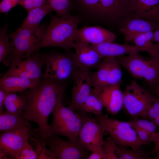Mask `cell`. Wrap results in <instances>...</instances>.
<instances>
[{"label":"cell","instance_id":"cell-10","mask_svg":"<svg viewBox=\"0 0 159 159\" xmlns=\"http://www.w3.org/2000/svg\"><path fill=\"white\" fill-rule=\"evenodd\" d=\"M96 71L91 73L92 87L99 92L109 86L120 84L122 77L121 66L113 57L103 58Z\"/></svg>","mask_w":159,"mask_h":159},{"label":"cell","instance_id":"cell-21","mask_svg":"<svg viewBox=\"0 0 159 159\" xmlns=\"http://www.w3.org/2000/svg\"><path fill=\"white\" fill-rule=\"evenodd\" d=\"M103 58L108 57H120L125 54L145 52L142 47L127 44H120L113 42H106L97 44H92Z\"/></svg>","mask_w":159,"mask_h":159},{"label":"cell","instance_id":"cell-28","mask_svg":"<svg viewBox=\"0 0 159 159\" xmlns=\"http://www.w3.org/2000/svg\"><path fill=\"white\" fill-rule=\"evenodd\" d=\"M117 154L118 159H148L150 157L141 148L134 149L117 145Z\"/></svg>","mask_w":159,"mask_h":159},{"label":"cell","instance_id":"cell-19","mask_svg":"<svg viewBox=\"0 0 159 159\" xmlns=\"http://www.w3.org/2000/svg\"><path fill=\"white\" fill-rule=\"evenodd\" d=\"M132 14L138 17L154 21L159 20V0H127Z\"/></svg>","mask_w":159,"mask_h":159},{"label":"cell","instance_id":"cell-41","mask_svg":"<svg viewBox=\"0 0 159 159\" xmlns=\"http://www.w3.org/2000/svg\"><path fill=\"white\" fill-rule=\"evenodd\" d=\"M9 93L4 90L0 88V113L3 111V107L5 99Z\"/></svg>","mask_w":159,"mask_h":159},{"label":"cell","instance_id":"cell-23","mask_svg":"<svg viewBox=\"0 0 159 159\" xmlns=\"http://www.w3.org/2000/svg\"><path fill=\"white\" fill-rule=\"evenodd\" d=\"M29 123L22 115H18L3 111L0 113V131L3 132L25 126Z\"/></svg>","mask_w":159,"mask_h":159},{"label":"cell","instance_id":"cell-7","mask_svg":"<svg viewBox=\"0 0 159 159\" xmlns=\"http://www.w3.org/2000/svg\"><path fill=\"white\" fill-rule=\"evenodd\" d=\"M44 55L46 69L43 78H49L64 81L72 78L79 69L74 53L52 52Z\"/></svg>","mask_w":159,"mask_h":159},{"label":"cell","instance_id":"cell-32","mask_svg":"<svg viewBox=\"0 0 159 159\" xmlns=\"http://www.w3.org/2000/svg\"><path fill=\"white\" fill-rule=\"evenodd\" d=\"M52 9L55 11L60 17L69 16L68 0H48Z\"/></svg>","mask_w":159,"mask_h":159},{"label":"cell","instance_id":"cell-26","mask_svg":"<svg viewBox=\"0 0 159 159\" xmlns=\"http://www.w3.org/2000/svg\"><path fill=\"white\" fill-rule=\"evenodd\" d=\"M153 31L140 35L133 41L135 45L142 47L148 53L150 57L159 58V46L154 44L152 41Z\"/></svg>","mask_w":159,"mask_h":159},{"label":"cell","instance_id":"cell-5","mask_svg":"<svg viewBox=\"0 0 159 159\" xmlns=\"http://www.w3.org/2000/svg\"><path fill=\"white\" fill-rule=\"evenodd\" d=\"M121 65L135 79H143L152 91L159 86V58L145 59L139 53L120 56Z\"/></svg>","mask_w":159,"mask_h":159},{"label":"cell","instance_id":"cell-1","mask_svg":"<svg viewBox=\"0 0 159 159\" xmlns=\"http://www.w3.org/2000/svg\"><path fill=\"white\" fill-rule=\"evenodd\" d=\"M63 82L44 78L39 85L24 94L27 105L22 116L28 121L34 122L38 125L39 135L44 140L52 135L48 118L57 102L63 98L66 88Z\"/></svg>","mask_w":159,"mask_h":159},{"label":"cell","instance_id":"cell-2","mask_svg":"<svg viewBox=\"0 0 159 159\" xmlns=\"http://www.w3.org/2000/svg\"><path fill=\"white\" fill-rule=\"evenodd\" d=\"M79 23L76 17L52 16L45 31L40 48L57 47L68 50L73 48Z\"/></svg>","mask_w":159,"mask_h":159},{"label":"cell","instance_id":"cell-13","mask_svg":"<svg viewBox=\"0 0 159 159\" xmlns=\"http://www.w3.org/2000/svg\"><path fill=\"white\" fill-rule=\"evenodd\" d=\"M105 132L101 125L87 115L78 135L79 142L88 151L101 150L104 143Z\"/></svg>","mask_w":159,"mask_h":159},{"label":"cell","instance_id":"cell-24","mask_svg":"<svg viewBox=\"0 0 159 159\" xmlns=\"http://www.w3.org/2000/svg\"><path fill=\"white\" fill-rule=\"evenodd\" d=\"M26 105V99L24 94L18 95L15 93H10L6 97L4 106L6 112L18 115H22Z\"/></svg>","mask_w":159,"mask_h":159},{"label":"cell","instance_id":"cell-33","mask_svg":"<svg viewBox=\"0 0 159 159\" xmlns=\"http://www.w3.org/2000/svg\"><path fill=\"white\" fill-rule=\"evenodd\" d=\"M117 146L110 136L105 140L102 147L104 159H118L116 153Z\"/></svg>","mask_w":159,"mask_h":159},{"label":"cell","instance_id":"cell-38","mask_svg":"<svg viewBox=\"0 0 159 159\" xmlns=\"http://www.w3.org/2000/svg\"><path fill=\"white\" fill-rule=\"evenodd\" d=\"M15 6L10 0H2L0 3V12L7 13Z\"/></svg>","mask_w":159,"mask_h":159},{"label":"cell","instance_id":"cell-30","mask_svg":"<svg viewBox=\"0 0 159 159\" xmlns=\"http://www.w3.org/2000/svg\"><path fill=\"white\" fill-rule=\"evenodd\" d=\"M34 138L32 137L37 144V150L36 151L37 154V159H56L54 153L46 147V143L44 140L42 139L39 134L38 131H36L34 134Z\"/></svg>","mask_w":159,"mask_h":159},{"label":"cell","instance_id":"cell-39","mask_svg":"<svg viewBox=\"0 0 159 159\" xmlns=\"http://www.w3.org/2000/svg\"><path fill=\"white\" fill-rule=\"evenodd\" d=\"M151 104L147 110L145 118L150 120H152L159 115V112L154 108Z\"/></svg>","mask_w":159,"mask_h":159},{"label":"cell","instance_id":"cell-8","mask_svg":"<svg viewBox=\"0 0 159 159\" xmlns=\"http://www.w3.org/2000/svg\"><path fill=\"white\" fill-rule=\"evenodd\" d=\"M123 93L124 105L133 118H145L148 108L157 98L134 80L126 87Z\"/></svg>","mask_w":159,"mask_h":159},{"label":"cell","instance_id":"cell-35","mask_svg":"<svg viewBox=\"0 0 159 159\" xmlns=\"http://www.w3.org/2000/svg\"><path fill=\"white\" fill-rule=\"evenodd\" d=\"M46 0H20L19 4L25 8L27 12L46 4Z\"/></svg>","mask_w":159,"mask_h":159},{"label":"cell","instance_id":"cell-20","mask_svg":"<svg viewBox=\"0 0 159 159\" xmlns=\"http://www.w3.org/2000/svg\"><path fill=\"white\" fill-rule=\"evenodd\" d=\"M132 14L127 0H100L99 15L117 19Z\"/></svg>","mask_w":159,"mask_h":159},{"label":"cell","instance_id":"cell-12","mask_svg":"<svg viewBox=\"0 0 159 159\" xmlns=\"http://www.w3.org/2000/svg\"><path fill=\"white\" fill-rule=\"evenodd\" d=\"M91 72L90 70L79 69L74 75L71 99L68 107L78 110L83 105L91 93Z\"/></svg>","mask_w":159,"mask_h":159},{"label":"cell","instance_id":"cell-9","mask_svg":"<svg viewBox=\"0 0 159 159\" xmlns=\"http://www.w3.org/2000/svg\"><path fill=\"white\" fill-rule=\"evenodd\" d=\"M35 131L29 123L20 128L2 132L0 136V159H17Z\"/></svg>","mask_w":159,"mask_h":159},{"label":"cell","instance_id":"cell-34","mask_svg":"<svg viewBox=\"0 0 159 159\" xmlns=\"http://www.w3.org/2000/svg\"><path fill=\"white\" fill-rule=\"evenodd\" d=\"M17 159H37L36 151L28 143L22 149Z\"/></svg>","mask_w":159,"mask_h":159},{"label":"cell","instance_id":"cell-31","mask_svg":"<svg viewBox=\"0 0 159 159\" xmlns=\"http://www.w3.org/2000/svg\"><path fill=\"white\" fill-rule=\"evenodd\" d=\"M128 122L133 128L143 129L152 135L156 132L157 126L151 121L139 117H134Z\"/></svg>","mask_w":159,"mask_h":159},{"label":"cell","instance_id":"cell-18","mask_svg":"<svg viewBox=\"0 0 159 159\" xmlns=\"http://www.w3.org/2000/svg\"><path fill=\"white\" fill-rule=\"evenodd\" d=\"M45 64L44 54L36 52L24 60L21 59L15 67L21 71L25 78L43 79L42 69Z\"/></svg>","mask_w":159,"mask_h":159},{"label":"cell","instance_id":"cell-17","mask_svg":"<svg viewBox=\"0 0 159 159\" xmlns=\"http://www.w3.org/2000/svg\"><path fill=\"white\" fill-rule=\"evenodd\" d=\"M158 28L157 22L136 17L127 21L120 30L124 34L125 44H128L138 36Z\"/></svg>","mask_w":159,"mask_h":159},{"label":"cell","instance_id":"cell-4","mask_svg":"<svg viewBox=\"0 0 159 159\" xmlns=\"http://www.w3.org/2000/svg\"><path fill=\"white\" fill-rule=\"evenodd\" d=\"M45 25L33 27H20L9 34L13 47L11 67H15L21 59L26 58L39 49Z\"/></svg>","mask_w":159,"mask_h":159},{"label":"cell","instance_id":"cell-42","mask_svg":"<svg viewBox=\"0 0 159 159\" xmlns=\"http://www.w3.org/2000/svg\"><path fill=\"white\" fill-rule=\"evenodd\" d=\"M104 155L102 150L92 151L87 159H104Z\"/></svg>","mask_w":159,"mask_h":159},{"label":"cell","instance_id":"cell-43","mask_svg":"<svg viewBox=\"0 0 159 159\" xmlns=\"http://www.w3.org/2000/svg\"><path fill=\"white\" fill-rule=\"evenodd\" d=\"M155 30L153 32L152 41L153 42H157V44L159 46V28Z\"/></svg>","mask_w":159,"mask_h":159},{"label":"cell","instance_id":"cell-37","mask_svg":"<svg viewBox=\"0 0 159 159\" xmlns=\"http://www.w3.org/2000/svg\"><path fill=\"white\" fill-rule=\"evenodd\" d=\"M135 130L140 140L143 145H148L153 142L152 135L146 131L141 129L135 127Z\"/></svg>","mask_w":159,"mask_h":159},{"label":"cell","instance_id":"cell-27","mask_svg":"<svg viewBox=\"0 0 159 159\" xmlns=\"http://www.w3.org/2000/svg\"><path fill=\"white\" fill-rule=\"evenodd\" d=\"M104 107L98 94L93 88L87 99L77 110L84 113H91L95 115H102Z\"/></svg>","mask_w":159,"mask_h":159},{"label":"cell","instance_id":"cell-47","mask_svg":"<svg viewBox=\"0 0 159 159\" xmlns=\"http://www.w3.org/2000/svg\"><path fill=\"white\" fill-rule=\"evenodd\" d=\"M157 95L158 96V97H159V87L158 89Z\"/></svg>","mask_w":159,"mask_h":159},{"label":"cell","instance_id":"cell-45","mask_svg":"<svg viewBox=\"0 0 159 159\" xmlns=\"http://www.w3.org/2000/svg\"><path fill=\"white\" fill-rule=\"evenodd\" d=\"M13 4L16 6L19 4L20 0H10Z\"/></svg>","mask_w":159,"mask_h":159},{"label":"cell","instance_id":"cell-46","mask_svg":"<svg viewBox=\"0 0 159 159\" xmlns=\"http://www.w3.org/2000/svg\"><path fill=\"white\" fill-rule=\"evenodd\" d=\"M156 153V155L154 158L155 159H159V152H158Z\"/></svg>","mask_w":159,"mask_h":159},{"label":"cell","instance_id":"cell-14","mask_svg":"<svg viewBox=\"0 0 159 159\" xmlns=\"http://www.w3.org/2000/svg\"><path fill=\"white\" fill-rule=\"evenodd\" d=\"M74 56L79 69L90 70L97 68L103 58L89 43L77 41L73 47Z\"/></svg>","mask_w":159,"mask_h":159},{"label":"cell","instance_id":"cell-22","mask_svg":"<svg viewBox=\"0 0 159 159\" xmlns=\"http://www.w3.org/2000/svg\"><path fill=\"white\" fill-rule=\"evenodd\" d=\"M42 79L24 78L14 76L1 78L0 88L9 93L22 92L38 86Z\"/></svg>","mask_w":159,"mask_h":159},{"label":"cell","instance_id":"cell-29","mask_svg":"<svg viewBox=\"0 0 159 159\" xmlns=\"http://www.w3.org/2000/svg\"><path fill=\"white\" fill-rule=\"evenodd\" d=\"M8 25L6 24L0 31V62L4 61L6 57L13 51L12 42L9 40L7 33Z\"/></svg>","mask_w":159,"mask_h":159},{"label":"cell","instance_id":"cell-44","mask_svg":"<svg viewBox=\"0 0 159 159\" xmlns=\"http://www.w3.org/2000/svg\"><path fill=\"white\" fill-rule=\"evenodd\" d=\"M151 121L153 122L157 127L159 128V115Z\"/></svg>","mask_w":159,"mask_h":159},{"label":"cell","instance_id":"cell-6","mask_svg":"<svg viewBox=\"0 0 159 159\" xmlns=\"http://www.w3.org/2000/svg\"><path fill=\"white\" fill-rule=\"evenodd\" d=\"M102 125L116 144L136 149L143 145L135 129L128 122L120 121L103 115H95L93 118Z\"/></svg>","mask_w":159,"mask_h":159},{"label":"cell","instance_id":"cell-16","mask_svg":"<svg viewBox=\"0 0 159 159\" xmlns=\"http://www.w3.org/2000/svg\"><path fill=\"white\" fill-rule=\"evenodd\" d=\"M115 35L111 31L98 26L84 27L78 30L74 40L92 44L104 42H113Z\"/></svg>","mask_w":159,"mask_h":159},{"label":"cell","instance_id":"cell-36","mask_svg":"<svg viewBox=\"0 0 159 159\" xmlns=\"http://www.w3.org/2000/svg\"><path fill=\"white\" fill-rule=\"evenodd\" d=\"M87 9L91 13L99 14L100 0H80Z\"/></svg>","mask_w":159,"mask_h":159},{"label":"cell","instance_id":"cell-3","mask_svg":"<svg viewBox=\"0 0 159 159\" xmlns=\"http://www.w3.org/2000/svg\"><path fill=\"white\" fill-rule=\"evenodd\" d=\"M52 113V121L49 125L51 135L63 136L71 141H79V134L86 114L65 107L62 98L57 102Z\"/></svg>","mask_w":159,"mask_h":159},{"label":"cell","instance_id":"cell-15","mask_svg":"<svg viewBox=\"0 0 159 159\" xmlns=\"http://www.w3.org/2000/svg\"><path fill=\"white\" fill-rule=\"evenodd\" d=\"M97 92L104 107L111 115L117 114L124 106L123 93L120 84L108 86Z\"/></svg>","mask_w":159,"mask_h":159},{"label":"cell","instance_id":"cell-40","mask_svg":"<svg viewBox=\"0 0 159 159\" xmlns=\"http://www.w3.org/2000/svg\"><path fill=\"white\" fill-rule=\"evenodd\" d=\"M155 146L152 150V153H154L159 152V132H156L152 136Z\"/></svg>","mask_w":159,"mask_h":159},{"label":"cell","instance_id":"cell-11","mask_svg":"<svg viewBox=\"0 0 159 159\" xmlns=\"http://www.w3.org/2000/svg\"><path fill=\"white\" fill-rule=\"evenodd\" d=\"M56 159H87L90 155L79 141L65 140L57 135H52L44 140Z\"/></svg>","mask_w":159,"mask_h":159},{"label":"cell","instance_id":"cell-25","mask_svg":"<svg viewBox=\"0 0 159 159\" xmlns=\"http://www.w3.org/2000/svg\"><path fill=\"white\" fill-rule=\"evenodd\" d=\"M49 4L32 9L28 12V14L20 27H33L39 25L42 19L51 11Z\"/></svg>","mask_w":159,"mask_h":159}]
</instances>
